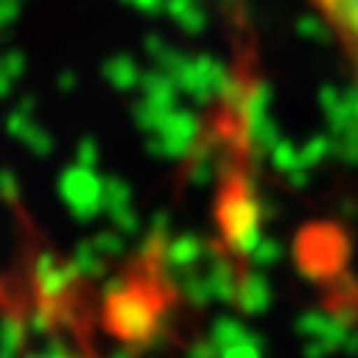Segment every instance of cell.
Masks as SVG:
<instances>
[{"instance_id":"obj_1","label":"cell","mask_w":358,"mask_h":358,"mask_svg":"<svg viewBox=\"0 0 358 358\" xmlns=\"http://www.w3.org/2000/svg\"><path fill=\"white\" fill-rule=\"evenodd\" d=\"M310 3L358 71V0H310Z\"/></svg>"}]
</instances>
